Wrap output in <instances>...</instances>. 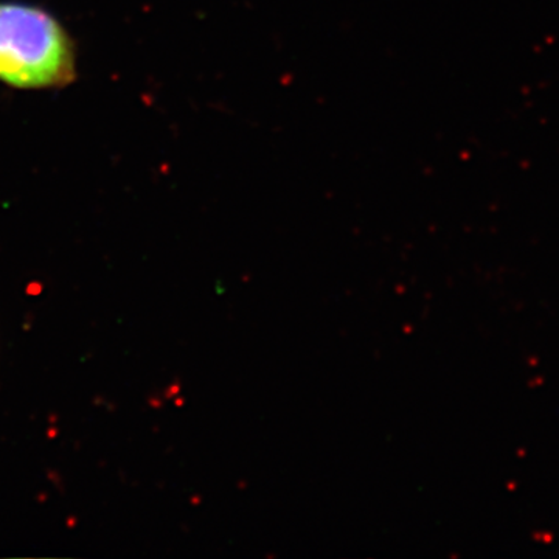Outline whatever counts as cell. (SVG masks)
<instances>
[{
    "mask_svg": "<svg viewBox=\"0 0 559 559\" xmlns=\"http://www.w3.org/2000/svg\"><path fill=\"white\" fill-rule=\"evenodd\" d=\"M72 39L49 11L0 2V81L17 90L64 87L75 80Z\"/></svg>",
    "mask_w": 559,
    "mask_h": 559,
    "instance_id": "6da1fadb",
    "label": "cell"
}]
</instances>
